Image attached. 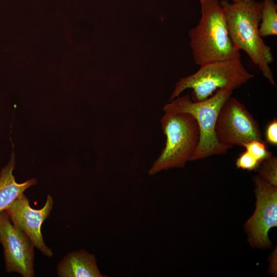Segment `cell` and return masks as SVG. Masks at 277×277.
<instances>
[{"instance_id":"6da1fadb","label":"cell","mask_w":277,"mask_h":277,"mask_svg":"<svg viewBox=\"0 0 277 277\" xmlns=\"http://www.w3.org/2000/svg\"><path fill=\"white\" fill-rule=\"evenodd\" d=\"M220 3L225 12L229 35L234 46L247 53L269 83L275 86L269 66L274 61L273 55L259 31L263 2L248 0L230 3L221 0Z\"/></svg>"},{"instance_id":"7a4b0ae2","label":"cell","mask_w":277,"mask_h":277,"mask_svg":"<svg viewBox=\"0 0 277 277\" xmlns=\"http://www.w3.org/2000/svg\"><path fill=\"white\" fill-rule=\"evenodd\" d=\"M201 16L189 31L193 60L200 66L241 58L229 35L225 12L219 0H200Z\"/></svg>"},{"instance_id":"3957f363","label":"cell","mask_w":277,"mask_h":277,"mask_svg":"<svg viewBox=\"0 0 277 277\" xmlns=\"http://www.w3.org/2000/svg\"><path fill=\"white\" fill-rule=\"evenodd\" d=\"M166 137L161 153L148 171L153 175L163 170L183 168L191 161L200 142V129L195 118L186 112H165L161 119Z\"/></svg>"},{"instance_id":"277c9868","label":"cell","mask_w":277,"mask_h":277,"mask_svg":"<svg viewBox=\"0 0 277 277\" xmlns=\"http://www.w3.org/2000/svg\"><path fill=\"white\" fill-rule=\"evenodd\" d=\"M232 92L229 89H219L210 97L199 102L192 101L190 96L186 94L175 98L164 106V112H186L196 120L200 129V142L191 161L224 154L230 149L218 141L215 126L221 108Z\"/></svg>"},{"instance_id":"5b68a950","label":"cell","mask_w":277,"mask_h":277,"mask_svg":"<svg viewBox=\"0 0 277 277\" xmlns=\"http://www.w3.org/2000/svg\"><path fill=\"white\" fill-rule=\"evenodd\" d=\"M253 77L244 66L241 58L209 63L201 66L193 74L180 78L169 102L179 96L187 89L193 90L192 101H203L219 89L233 91Z\"/></svg>"},{"instance_id":"8992f818","label":"cell","mask_w":277,"mask_h":277,"mask_svg":"<svg viewBox=\"0 0 277 277\" xmlns=\"http://www.w3.org/2000/svg\"><path fill=\"white\" fill-rule=\"evenodd\" d=\"M215 132L218 141L231 148L253 140L264 141L258 122L245 106L230 96L219 111Z\"/></svg>"},{"instance_id":"52a82bcc","label":"cell","mask_w":277,"mask_h":277,"mask_svg":"<svg viewBox=\"0 0 277 277\" xmlns=\"http://www.w3.org/2000/svg\"><path fill=\"white\" fill-rule=\"evenodd\" d=\"M256 199L254 212L245 224L248 241L255 248L270 247L269 231L277 226V188L259 175L253 179Z\"/></svg>"},{"instance_id":"ba28073f","label":"cell","mask_w":277,"mask_h":277,"mask_svg":"<svg viewBox=\"0 0 277 277\" xmlns=\"http://www.w3.org/2000/svg\"><path fill=\"white\" fill-rule=\"evenodd\" d=\"M0 242L4 247L6 270L24 277L33 276L34 246L23 231L13 225L5 210L0 212Z\"/></svg>"},{"instance_id":"9c48e42d","label":"cell","mask_w":277,"mask_h":277,"mask_svg":"<svg viewBox=\"0 0 277 277\" xmlns=\"http://www.w3.org/2000/svg\"><path fill=\"white\" fill-rule=\"evenodd\" d=\"M53 205L52 196L48 195L42 208L33 209L30 207L27 197L23 193L4 210L13 225L23 231L30 239L34 247L48 257H51L53 253L44 242L41 228L44 221L49 216Z\"/></svg>"},{"instance_id":"30bf717a","label":"cell","mask_w":277,"mask_h":277,"mask_svg":"<svg viewBox=\"0 0 277 277\" xmlns=\"http://www.w3.org/2000/svg\"><path fill=\"white\" fill-rule=\"evenodd\" d=\"M60 277H103L93 254L85 250L74 251L67 254L57 268Z\"/></svg>"},{"instance_id":"8fae6325","label":"cell","mask_w":277,"mask_h":277,"mask_svg":"<svg viewBox=\"0 0 277 277\" xmlns=\"http://www.w3.org/2000/svg\"><path fill=\"white\" fill-rule=\"evenodd\" d=\"M14 167L15 155L12 152L8 163L0 173V212L37 182L36 179H31L22 183H17L12 173Z\"/></svg>"},{"instance_id":"7c38bea8","label":"cell","mask_w":277,"mask_h":277,"mask_svg":"<svg viewBox=\"0 0 277 277\" xmlns=\"http://www.w3.org/2000/svg\"><path fill=\"white\" fill-rule=\"evenodd\" d=\"M261 13L259 31L265 37L277 35V5L274 0H264Z\"/></svg>"},{"instance_id":"4fadbf2b","label":"cell","mask_w":277,"mask_h":277,"mask_svg":"<svg viewBox=\"0 0 277 277\" xmlns=\"http://www.w3.org/2000/svg\"><path fill=\"white\" fill-rule=\"evenodd\" d=\"M259 175L270 184L277 186V159L272 155L264 161L257 169Z\"/></svg>"},{"instance_id":"5bb4252c","label":"cell","mask_w":277,"mask_h":277,"mask_svg":"<svg viewBox=\"0 0 277 277\" xmlns=\"http://www.w3.org/2000/svg\"><path fill=\"white\" fill-rule=\"evenodd\" d=\"M248 152L255 157L261 163L265 160L271 157L272 154L267 149V146L264 141L253 140L243 146Z\"/></svg>"},{"instance_id":"9a60e30c","label":"cell","mask_w":277,"mask_h":277,"mask_svg":"<svg viewBox=\"0 0 277 277\" xmlns=\"http://www.w3.org/2000/svg\"><path fill=\"white\" fill-rule=\"evenodd\" d=\"M261 163L247 151L238 157L235 165L238 168L252 171L257 170Z\"/></svg>"},{"instance_id":"2e32d148","label":"cell","mask_w":277,"mask_h":277,"mask_svg":"<svg viewBox=\"0 0 277 277\" xmlns=\"http://www.w3.org/2000/svg\"><path fill=\"white\" fill-rule=\"evenodd\" d=\"M267 142L273 145H277V121L274 119L269 124L266 130Z\"/></svg>"},{"instance_id":"e0dca14e","label":"cell","mask_w":277,"mask_h":277,"mask_svg":"<svg viewBox=\"0 0 277 277\" xmlns=\"http://www.w3.org/2000/svg\"><path fill=\"white\" fill-rule=\"evenodd\" d=\"M276 252L275 254V251L274 252V253L272 254V256H271V265L273 264V266L272 267L271 269V272L274 274H275V259L276 258Z\"/></svg>"},{"instance_id":"ac0fdd59","label":"cell","mask_w":277,"mask_h":277,"mask_svg":"<svg viewBox=\"0 0 277 277\" xmlns=\"http://www.w3.org/2000/svg\"><path fill=\"white\" fill-rule=\"evenodd\" d=\"M248 0H232L233 3H238L240 2L247 1Z\"/></svg>"}]
</instances>
